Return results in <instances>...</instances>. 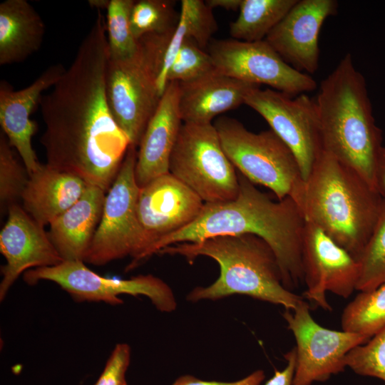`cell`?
<instances>
[{"mask_svg": "<svg viewBox=\"0 0 385 385\" xmlns=\"http://www.w3.org/2000/svg\"><path fill=\"white\" fill-rule=\"evenodd\" d=\"M29 174L15 156L4 133H0V203L1 212L21 198Z\"/></svg>", "mask_w": 385, "mask_h": 385, "instance_id": "f546056e", "label": "cell"}, {"mask_svg": "<svg viewBox=\"0 0 385 385\" xmlns=\"http://www.w3.org/2000/svg\"><path fill=\"white\" fill-rule=\"evenodd\" d=\"M245 104L258 113L292 150L305 180L322 150L315 100L306 93L293 97L257 87L248 93Z\"/></svg>", "mask_w": 385, "mask_h": 385, "instance_id": "7c38bea8", "label": "cell"}, {"mask_svg": "<svg viewBox=\"0 0 385 385\" xmlns=\"http://www.w3.org/2000/svg\"><path fill=\"white\" fill-rule=\"evenodd\" d=\"M217 30L212 9L202 0H182L176 26L162 34H150L141 41L145 56L155 74L163 96L168 85V72L183 43L192 39L204 48Z\"/></svg>", "mask_w": 385, "mask_h": 385, "instance_id": "d6986e66", "label": "cell"}, {"mask_svg": "<svg viewBox=\"0 0 385 385\" xmlns=\"http://www.w3.org/2000/svg\"><path fill=\"white\" fill-rule=\"evenodd\" d=\"M66 68L61 63L47 68L31 85L14 90L4 80L0 83V125L12 148L19 153L29 174L41 165L32 147L33 135L38 124L30 115L39 103L42 93L51 88L61 77Z\"/></svg>", "mask_w": 385, "mask_h": 385, "instance_id": "ac0fdd59", "label": "cell"}, {"mask_svg": "<svg viewBox=\"0 0 385 385\" xmlns=\"http://www.w3.org/2000/svg\"><path fill=\"white\" fill-rule=\"evenodd\" d=\"M24 280L34 285L41 280L57 284L77 302L123 303L120 296L147 297L155 307L165 313L175 310L177 302L168 284L152 274L130 279L102 277L90 270L83 261H63L52 267H38L24 273Z\"/></svg>", "mask_w": 385, "mask_h": 385, "instance_id": "9c48e42d", "label": "cell"}, {"mask_svg": "<svg viewBox=\"0 0 385 385\" xmlns=\"http://www.w3.org/2000/svg\"><path fill=\"white\" fill-rule=\"evenodd\" d=\"M45 24L26 0H6L0 4V65L26 60L43 42Z\"/></svg>", "mask_w": 385, "mask_h": 385, "instance_id": "cb8c5ba5", "label": "cell"}, {"mask_svg": "<svg viewBox=\"0 0 385 385\" xmlns=\"http://www.w3.org/2000/svg\"><path fill=\"white\" fill-rule=\"evenodd\" d=\"M158 254L180 255L190 264L200 256L217 262L218 278L209 286L191 290L186 297L190 302L243 294L292 310L304 299L284 286L273 250L254 235H222L200 242L177 243Z\"/></svg>", "mask_w": 385, "mask_h": 385, "instance_id": "5b68a950", "label": "cell"}, {"mask_svg": "<svg viewBox=\"0 0 385 385\" xmlns=\"http://www.w3.org/2000/svg\"><path fill=\"white\" fill-rule=\"evenodd\" d=\"M133 0H110L106 9V33L111 59H124L133 56L138 49V41L130 27Z\"/></svg>", "mask_w": 385, "mask_h": 385, "instance_id": "83f0119b", "label": "cell"}, {"mask_svg": "<svg viewBox=\"0 0 385 385\" xmlns=\"http://www.w3.org/2000/svg\"><path fill=\"white\" fill-rule=\"evenodd\" d=\"M315 103L322 150L356 172L375 188L383 148L363 75L346 53L320 84Z\"/></svg>", "mask_w": 385, "mask_h": 385, "instance_id": "3957f363", "label": "cell"}, {"mask_svg": "<svg viewBox=\"0 0 385 385\" xmlns=\"http://www.w3.org/2000/svg\"><path fill=\"white\" fill-rule=\"evenodd\" d=\"M138 151L130 145L118 175L106 195L101 221L84 262L103 265L115 260L132 257L128 270L150 257L153 242L137 214L140 188L135 169Z\"/></svg>", "mask_w": 385, "mask_h": 385, "instance_id": "8992f818", "label": "cell"}, {"mask_svg": "<svg viewBox=\"0 0 385 385\" xmlns=\"http://www.w3.org/2000/svg\"><path fill=\"white\" fill-rule=\"evenodd\" d=\"M282 317L296 341L292 385H312L327 381L346 367L347 354L369 339L357 333L327 329L318 324L303 299Z\"/></svg>", "mask_w": 385, "mask_h": 385, "instance_id": "30bf717a", "label": "cell"}, {"mask_svg": "<svg viewBox=\"0 0 385 385\" xmlns=\"http://www.w3.org/2000/svg\"><path fill=\"white\" fill-rule=\"evenodd\" d=\"M205 202L190 188L168 173L140 188L137 214L153 245L162 237L192 222Z\"/></svg>", "mask_w": 385, "mask_h": 385, "instance_id": "2e32d148", "label": "cell"}, {"mask_svg": "<svg viewBox=\"0 0 385 385\" xmlns=\"http://www.w3.org/2000/svg\"><path fill=\"white\" fill-rule=\"evenodd\" d=\"M346 367L360 376L378 378L385 383V327L346 356Z\"/></svg>", "mask_w": 385, "mask_h": 385, "instance_id": "1f68e13d", "label": "cell"}, {"mask_svg": "<svg viewBox=\"0 0 385 385\" xmlns=\"http://www.w3.org/2000/svg\"><path fill=\"white\" fill-rule=\"evenodd\" d=\"M106 193L88 185L77 202L49 224L48 235L63 261L84 262L101 221Z\"/></svg>", "mask_w": 385, "mask_h": 385, "instance_id": "7402d4cb", "label": "cell"}, {"mask_svg": "<svg viewBox=\"0 0 385 385\" xmlns=\"http://www.w3.org/2000/svg\"><path fill=\"white\" fill-rule=\"evenodd\" d=\"M106 90L111 112L128 137L138 147L161 96L156 77L138 43L137 52L124 59L109 58Z\"/></svg>", "mask_w": 385, "mask_h": 385, "instance_id": "4fadbf2b", "label": "cell"}, {"mask_svg": "<svg viewBox=\"0 0 385 385\" xmlns=\"http://www.w3.org/2000/svg\"><path fill=\"white\" fill-rule=\"evenodd\" d=\"M337 8L334 0H298L265 40L294 68L314 73L319 67L321 28Z\"/></svg>", "mask_w": 385, "mask_h": 385, "instance_id": "9a60e30c", "label": "cell"}, {"mask_svg": "<svg viewBox=\"0 0 385 385\" xmlns=\"http://www.w3.org/2000/svg\"><path fill=\"white\" fill-rule=\"evenodd\" d=\"M109 59L101 10L61 77L39 100L46 163L108 192L130 141L111 112L106 90Z\"/></svg>", "mask_w": 385, "mask_h": 385, "instance_id": "6da1fadb", "label": "cell"}, {"mask_svg": "<svg viewBox=\"0 0 385 385\" xmlns=\"http://www.w3.org/2000/svg\"><path fill=\"white\" fill-rule=\"evenodd\" d=\"M88 4L96 10L107 9L110 0H89Z\"/></svg>", "mask_w": 385, "mask_h": 385, "instance_id": "74e56055", "label": "cell"}, {"mask_svg": "<svg viewBox=\"0 0 385 385\" xmlns=\"http://www.w3.org/2000/svg\"><path fill=\"white\" fill-rule=\"evenodd\" d=\"M213 124L226 155L240 173L268 188L279 200L294 198L304 182L300 168L292 150L273 130L253 133L229 117H220Z\"/></svg>", "mask_w": 385, "mask_h": 385, "instance_id": "52a82bcc", "label": "cell"}, {"mask_svg": "<svg viewBox=\"0 0 385 385\" xmlns=\"http://www.w3.org/2000/svg\"><path fill=\"white\" fill-rule=\"evenodd\" d=\"M237 175L240 188L234 200L205 203L196 220L160 238L153 245L152 255L177 243L200 242L222 235H254L272 248L283 284L293 292L304 284V215L291 197L275 202L243 175L238 172Z\"/></svg>", "mask_w": 385, "mask_h": 385, "instance_id": "7a4b0ae2", "label": "cell"}, {"mask_svg": "<svg viewBox=\"0 0 385 385\" xmlns=\"http://www.w3.org/2000/svg\"><path fill=\"white\" fill-rule=\"evenodd\" d=\"M375 188L380 195L385 198V145L381 150L377 162Z\"/></svg>", "mask_w": 385, "mask_h": 385, "instance_id": "d590c367", "label": "cell"}, {"mask_svg": "<svg viewBox=\"0 0 385 385\" xmlns=\"http://www.w3.org/2000/svg\"><path fill=\"white\" fill-rule=\"evenodd\" d=\"M130 361V346L126 343L117 344L94 385H127L125 374Z\"/></svg>", "mask_w": 385, "mask_h": 385, "instance_id": "d6a6232c", "label": "cell"}, {"mask_svg": "<svg viewBox=\"0 0 385 385\" xmlns=\"http://www.w3.org/2000/svg\"><path fill=\"white\" fill-rule=\"evenodd\" d=\"M284 356L287 361L286 366L282 370H276L265 385H292L296 363L295 349H292Z\"/></svg>", "mask_w": 385, "mask_h": 385, "instance_id": "e575fe53", "label": "cell"}, {"mask_svg": "<svg viewBox=\"0 0 385 385\" xmlns=\"http://www.w3.org/2000/svg\"><path fill=\"white\" fill-rule=\"evenodd\" d=\"M382 198L356 172L322 150L293 200L306 222L318 226L358 261Z\"/></svg>", "mask_w": 385, "mask_h": 385, "instance_id": "277c9868", "label": "cell"}, {"mask_svg": "<svg viewBox=\"0 0 385 385\" xmlns=\"http://www.w3.org/2000/svg\"><path fill=\"white\" fill-rule=\"evenodd\" d=\"M265 377L262 370H257L246 377L235 381H205L192 375L179 376L172 385H260Z\"/></svg>", "mask_w": 385, "mask_h": 385, "instance_id": "836d02e7", "label": "cell"}, {"mask_svg": "<svg viewBox=\"0 0 385 385\" xmlns=\"http://www.w3.org/2000/svg\"><path fill=\"white\" fill-rule=\"evenodd\" d=\"M174 1L167 0L135 1L130 14V27L134 38L162 34L174 28L178 22Z\"/></svg>", "mask_w": 385, "mask_h": 385, "instance_id": "f1b7e54d", "label": "cell"}, {"mask_svg": "<svg viewBox=\"0 0 385 385\" xmlns=\"http://www.w3.org/2000/svg\"><path fill=\"white\" fill-rule=\"evenodd\" d=\"M356 290H372L385 283V198H382L376 222L359 259Z\"/></svg>", "mask_w": 385, "mask_h": 385, "instance_id": "4316f807", "label": "cell"}, {"mask_svg": "<svg viewBox=\"0 0 385 385\" xmlns=\"http://www.w3.org/2000/svg\"><path fill=\"white\" fill-rule=\"evenodd\" d=\"M8 218L0 232V252L6 259L1 268L0 301L22 273L62 262L44 227L18 204L8 209Z\"/></svg>", "mask_w": 385, "mask_h": 385, "instance_id": "e0dca14e", "label": "cell"}, {"mask_svg": "<svg viewBox=\"0 0 385 385\" xmlns=\"http://www.w3.org/2000/svg\"><path fill=\"white\" fill-rule=\"evenodd\" d=\"M88 185L75 174L41 164L29 175L21 196L23 208L44 227L77 202Z\"/></svg>", "mask_w": 385, "mask_h": 385, "instance_id": "603a6c76", "label": "cell"}, {"mask_svg": "<svg viewBox=\"0 0 385 385\" xmlns=\"http://www.w3.org/2000/svg\"><path fill=\"white\" fill-rule=\"evenodd\" d=\"M208 53L218 72L250 83L267 85L290 96L312 91L317 86L310 75L285 62L265 40L213 41Z\"/></svg>", "mask_w": 385, "mask_h": 385, "instance_id": "8fae6325", "label": "cell"}, {"mask_svg": "<svg viewBox=\"0 0 385 385\" xmlns=\"http://www.w3.org/2000/svg\"><path fill=\"white\" fill-rule=\"evenodd\" d=\"M183 123L179 83L170 82L138 145L135 176L139 188L169 173L170 158Z\"/></svg>", "mask_w": 385, "mask_h": 385, "instance_id": "ffe728a7", "label": "cell"}, {"mask_svg": "<svg viewBox=\"0 0 385 385\" xmlns=\"http://www.w3.org/2000/svg\"><path fill=\"white\" fill-rule=\"evenodd\" d=\"M302 264L307 287L302 297L324 310H332L327 292L346 299L356 290L358 261L309 222H305L303 232Z\"/></svg>", "mask_w": 385, "mask_h": 385, "instance_id": "5bb4252c", "label": "cell"}, {"mask_svg": "<svg viewBox=\"0 0 385 385\" xmlns=\"http://www.w3.org/2000/svg\"><path fill=\"white\" fill-rule=\"evenodd\" d=\"M205 1L211 9L222 8L225 10L236 11L240 9L242 0H206Z\"/></svg>", "mask_w": 385, "mask_h": 385, "instance_id": "8d00e7d4", "label": "cell"}, {"mask_svg": "<svg viewBox=\"0 0 385 385\" xmlns=\"http://www.w3.org/2000/svg\"><path fill=\"white\" fill-rule=\"evenodd\" d=\"M297 1L242 0L239 15L230 24V36L242 41L265 40Z\"/></svg>", "mask_w": 385, "mask_h": 385, "instance_id": "d4e9b609", "label": "cell"}, {"mask_svg": "<svg viewBox=\"0 0 385 385\" xmlns=\"http://www.w3.org/2000/svg\"><path fill=\"white\" fill-rule=\"evenodd\" d=\"M343 330L370 339L385 327V283L360 292L344 309L341 317Z\"/></svg>", "mask_w": 385, "mask_h": 385, "instance_id": "484cf974", "label": "cell"}, {"mask_svg": "<svg viewBox=\"0 0 385 385\" xmlns=\"http://www.w3.org/2000/svg\"><path fill=\"white\" fill-rule=\"evenodd\" d=\"M258 85L224 75L216 69L196 80L179 83V109L183 123H210L219 114L245 104Z\"/></svg>", "mask_w": 385, "mask_h": 385, "instance_id": "44dd1931", "label": "cell"}, {"mask_svg": "<svg viewBox=\"0 0 385 385\" xmlns=\"http://www.w3.org/2000/svg\"><path fill=\"white\" fill-rule=\"evenodd\" d=\"M215 68L212 58L192 39L185 40L167 75L170 82L186 83L196 80L213 71Z\"/></svg>", "mask_w": 385, "mask_h": 385, "instance_id": "4dcf8cb0", "label": "cell"}, {"mask_svg": "<svg viewBox=\"0 0 385 385\" xmlns=\"http://www.w3.org/2000/svg\"><path fill=\"white\" fill-rule=\"evenodd\" d=\"M169 173L205 203L230 201L239 192L237 173L212 123H183L170 158Z\"/></svg>", "mask_w": 385, "mask_h": 385, "instance_id": "ba28073f", "label": "cell"}]
</instances>
